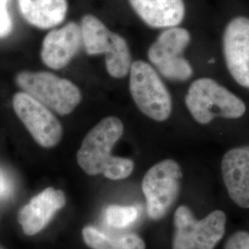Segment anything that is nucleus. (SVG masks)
Listing matches in <instances>:
<instances>
[{"mask_svg": "<svg viewBox=\"0 0 249 249\" xmlns=\"http://www.w3.org/2000/svg\"><path fill=\"white\" fill-rule=\"evenodd\" d=\"M123 133L124 124L119 118L108 116L101 120L86 135L78 151L80 168L89 176L103 175L111 180L128 178L133 172V160L112 154Z\"/></svg>", "mask_w": 249, "mask_h": 249, "instance_id": "nucleus-1", "label": "nucleus"}, {"mask_svg": "<svg viewBox=\"0 0 249 249\" xmlns=\"http://www.w3.org/2000/svg\"><path fill=\"white\" fill-rule=\"evenodd\" d=\"M186 105L198 124H210L214 118L238 119L247 112L245 102L211 78L196 80L188 88Z\"/></svg>", "mask_w": 249, "mask_h": 249, "instance_id": "nucleus-2", "label": "nucleus"}, {"mask_svg": "<svg viewBox=\"0 0 249 249\" xmlns=\"http://www.w3.org/2000/svg\"><path fill=\"white\" fill-rule=\"evenodd\" d=\"M82 43L89 54H106L107 70L116 79L129 74L132 66L130 49L124 38L107 28L97 17L87 14L80 23Z\"/></svg>", "mask_w": 249, "mask_h": 249, "instance_id": "nucleus-3", "label": "nucleus"}, {"mask_svg": "<svg viewBox=\"0 0 249 249\" xmlns=\"http://www.w3.org/2000/svg\"><path fill=\"white\" fill-rule=\"evenodd\" d=\"M16 82L27 94L60 116L71 114L81 102V92L74 83L49 72H20Z\"/></svg>", "mask_w": 249, "mask_h": 249, "instance_id": "nucleus-4", "label": "nucleus"}, {"mask_svg": "<svg viewBox=\"0 0 249 249\" xmlns=\"http://www.w3.org/2000/svg\"><path fill=\"white\" fill-rule=\"evenodd\" d=\"M129 89L134 103L145 116L162 122L172 114V97L165 84L149 63L137 60L129 71Z\"/></svg>", "mask_w": 249, "mask_h": 249, "instance_id": "nucleus-5", "label": "nucleus"}, {"mask_svg": "<svg viewBox=\"0 0 249 249\" xmlns=\"http://www.w3.org/2000/svg\"><path fill=\"white\" fill-rule=\"evenodd\" d=\"M226 215L214 211L197 220L187 206L178 207L174 215L173 249H214L225 233Z\"/></svg>", "mask_w": 249, "mask_h": 249, "instance_id": "nucleus-6", "label": "nucleus"}, {"mask_svg": "<svg viewBox=\"0 0 249 249\" xmlns=\"http://www.w3.org/2000/svg\"><path fill=\"white\" fill-rule=\"evenodd\" d=\"M182 178V169L173 159L160 160L145 174L142 187L151 220L159 221L169 213L178 200Z\"/></svg>", "mask_w": 249, "mask_h": 249, "instance_id": "nucleus-7", "label": "nucleus"}, {"mask_svg": "<svg viewBox=\"0 0 249 249\" xmlns=\"http://www.w3.org/2000/svg\"><path fill=\"white\" fill-rule=\"evenodd\" d=\"M191 41L189 32L180 27L163 31L148 50V58L164 78L186 81L193 75V69L184 56Z\"/></svg>", "mask_w": 249, "mask_h": 249, "instance_id": "nucleus-8", "label": "nucleus"}, {"mask_svg": "<svg viewBox=\"0 0 249 249\" xmlns=\"http://www.w3.org/2000/svg\"><path fill=\"white\" fill-rule=\"evenodd\" d=\"M13 108L36 142L45 148H52L62 139L60 122L50 109L26 92H18L13 97Z\"/></svg>", "mask_w": 249, "mask_h": 249, "instance_id": "nucleus-9", "label": "nucleus"}, {"mask_svg": "<svg viewBox=\"0 0 249 249\" xmlns=\"http://www.w3.org/2000/svg\"><path fill=\"white\" fill-rule=\"evenodd\" d=\"M223 52L227 70L240 86L249 89V18L235 17L225 27Z\"/></svg>", "mask_w": 249, "mask_h": 249, "instance_id": "nucleus-10", "label": "nucleus"}, {"mask_svg": "<svg viewBox=\"0 0 249 249\" xmlns=\"http://www.w3.org/2000/svg\"><path fill=\"white\" fill-rule=\"evenodd\" d=\"M221 167L230 198L238 207L249 209V145L227 151Z\"/></svg>", "mask_w": 249, "mask_h": 249, "instance_id": "nucleus-11", "label": "nucleus"}, {"mask_svg": "<svg viewBox=\"0 0 249 249\" xmlns=\"http://www.w3.org/2000/svg\"><path fill=\"white\" fill-rule=\"evenodd\" d=\"M82 35L80 25L69 22L60 29L51 31L43 42L41 57L53 70H60L71 62L80 50Z\"/></svg>", "mask_w": 249, "mask_h": 249, "instance_id": "nucleus-12", "label": "nucleus"}, {"mask_svg": "<svg viewBox=\"0 0 249 249\" xmlns=\"http://www.w3.org/2000/svg\"><path fill=\"white\" fill-rule=\"evenodd\" d=\"M65 204L66 196L63 191L47 187L19 211L18 223L27 235H35L45 228Z\"/></svg>", "mask_w": 249, "mask_h": 249, "instance_id": "nucleus-13", "label": "nucleus"}, {"mask_svg": "<svg viewBox=\"0 0 249 249\" xmlns=\"http://www.w3.org/2000/svg\"><path fill=\"white\" fill-rule=\"evenodd\" d=\"M136 14L151 28H172L185 18L184 0H129Z\"/></svg>", "mask_w": 249, "mask_h": 249, "instance_id": "nucleus-14", "label": "nucleus"}, {"mask_svg": "<svg viewBox=\"0 0 249 249\" xmlns=\"http://www.w3.org/2000/svg\"><path fill=\"white\" fill-rule=\"evenodd\" d=\"M18 3L23 18L39 29L59 25L68 12L67 0H18Z\"/></svg>", "mask_w": 249, "mask_h": 249, "instance_id": "nucleus-15", "label": "nucleus"}, {"mask_svg": "<svg viewBox=\"0 0 249 249\" xmlns=\"http://www.w3.org/2000/svg\"><path fill=\"white\" fill-rule=\"evenodd\" d=\"M82 237L91 249H146L144 240L135 233L111 237L93 226H86Z\"/></svg>", "mask_w": 249, "mask_h": 249, "instance_id": "nucleus-16", "label": "nucleus"}, {"mask_svg": "<svg viewBox=\"0 0 249 249\" xmlns=\"http://www.w3.org/2000/svg\"><path fill=\"white\" fill-rule=\"evenodd\" d=\"M138 218V210L133 206H108L105 211V219L108 225L124 228L133 223Z\"/></svg>", "mask_w": 249, "mask_h": 249, "instance_id": "nucleus-17", "label": "nucleus"}, {"mask_svg": "<svg viewBox=\"0 0 249 249\" xmlns=\"http://www.w3.org/2000/svg\"><path fill=\"white\" fill-rule=\"evenodd\" d=\"M224 249H249V232L235 231L227 239Z\"/></svg>", "mask_w": 249, "mask_h": 249, "instance_id": "nucleus-18", "label": "nucleus"}, {"mask_svg": "<svg viewBox=\"0 0 249 249\" xmlns=\"http://www.w3.org/2000/svg\"><path fill=\"white\" fill-rule=\"evenodd\" d=\"M9 0H0V37L9 36L12 31V19L9 15Z\"/></svg>", "mask_w": 249, "mask_h": 249, "instance_id": "nucleus-19", "label": "nucleus"}, {"mask_svg": "<svg viewBox=\"0 0 249 249\" xmlns=\"http://www.w3.org/2000/svg\"><path fill=\"white\" fill-rule=\"evenodd\" d=\"M13 192V184L11 179L4 171L0 170V200L7 199Z\"/></svg>", "mask_w": 249, "mask_h": 249, "instance_id": "nucleus-20", "label": "nucleus"}]
</instances>
